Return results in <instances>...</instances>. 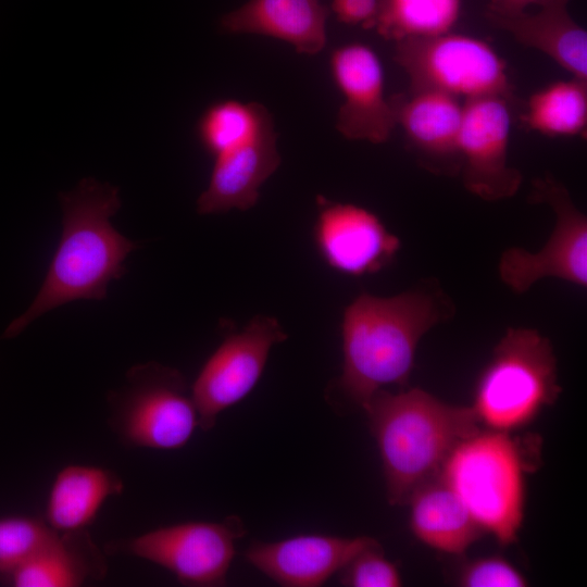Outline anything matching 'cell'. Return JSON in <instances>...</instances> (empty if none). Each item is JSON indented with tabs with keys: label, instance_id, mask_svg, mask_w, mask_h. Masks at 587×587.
<instances>
[{
	"label": "cell",
	"instance_id": "obj_23",
	"mask_svg": "<svg viewBox=\"0 0 587 587\" xmlns=\"http://www.w3.org/2000/svg\"><path fill=\"white\" fill-rule=\"evenodd\" d=\"M462 0H382L374 29L394 42L449 33L461 15Z\"/></svg>",
	"mask_w": 587,
	"mask_h": 587
},
{
	"label": "cell",
	"instance_id": "obj_26",
	"mask_svg": "<svg viewBox=\"0 0 587 587\" xmlns=\"http://www.w3.org/2000/svg\"><path fill=\"white\" fill-rule=\"evenodd\" d=\"M455 585L462 587H524L525 576L499 555L482 557L460 564Z\"/></svg>",
	"mask_w": 587,
	"mask_h": 587
},
{
	"label": "cell",
	"instance_id": "obj_21",
	"mask_svg": "<svg viewBox=\"0 0 587 587\" xmlns=\"http://www.w3.org/2000/svg\"><path fill=\"white\" fill-rule=\"evenodd\" d=\"M123 479L113 471L95 465L70 464L55 475L46 503L45 520L58 532L87 528L103 503L120 496Z\"/></svg>",
	"mask_w": 587,
	"mask_h": 587
},
{
	"label": "cell",
	"instance_id": "obj_3",
	"mask_svg": "<svg viewBox=\"0 0 587 587\" xmlns=\"http://www.w3.org/2000/svg\"><path fill=\"white\" fill-rule=\"evenodd\" d=\"M376 441L391 505L438 474L451 451L480 430L472 407L446 403L421 388L379 389L362 407Z\"/></svg>",
	"mask_w": 587,
	"mask_h": 587
},
{
	"label": "cell",
	"instance_id": "obj_8",
	"mask_svg": "<svg viewBox=\"0 0 587 587\" xmlns=\"http://www.w3.org/2000/svg\"><path fill=\"white\" fill-rule=\"evenodd\" d=\"M246 534L242 520L229 515L218 522H184L110 540L103 551L149 561L185 586L218 587L226 584L236 545Z\"/></svg>",
	"mask_w": 587,
	"mask_h": 587
},
{
	"label": "cell",
	"instance_id": "obj_27",
	"mask_svg": "<svg viewBox=\"0 0 587 587\" xmlns=\"http://www.w3.org/2000/svg\"><path fill=\"white\" fill-rule=\"evenodd\" d=\"M382 0H332L330 10L344 24L361 26L365 29L375 27Z\"/></svg>",
	"mask_w": 587,
	"mask_h": 587
},
{
	"label": "cell",
	"instance_id": "obj_10",
	"mask_svg": "<svg viewBox=\"0 0 587 587\" xmlns=\"http://www.w3.org/2000/svg\"><path fill=\"white\" fill-rule=\"evenodd\" d=\"M532 199L551 207L553 232L538 252L511 248L502 253L499 275L513 291L522 294L544 277H558L586 287L587 221L567 189L547 175L533 182Z\"/></svg>",
	"mask_w": 587,
	"mask_h": 587
},
{
	"label": "cell",
	"instance_id": "obj_12",
	"mask_svg": "<svg viewBox=\"0 0 587 587\" xmlns=\"http://www.w3.org/2000/svg\"><path fill=\"white\" fill-rule=\"evenodd\" d=\"M512 99L494 95L463 101L461 176L465 188L486 201L511 198L522 183L521 172L508 162Z\"/></svg>",
	"mask_w": 587,
	"mask_h": 587
},
{
	"label": "cell",
	"instance_id": "obj_11",
	"mask_svg": "<svg viewBox=\"0 0 587 587\" xmlns=\"http://www.w3.org/2000/svg\"><path fill=\"white\" fill-rule=\"evenodd\" d=\"M286 338L276 319L257 315L240 332L223 340L190 387L201 430L212 429L223 411L251 392L272 348Z\"/></svg>",
	"mask_w": 587,
	"mask_h": 587
},
{
	"label": "cell",
	"instance_id": "obj_14",
	"mask_svg": "<svg viewBox=\"0 0 587 587\" xmlns=\"http://www.w3.org/2000/svg\"><path fill=\"white\" fill-rule=\"evenodd\" d=\"M316 202L315 245L322 259L335 271L351 276L375 273L399 250L400 240L373 212L322 196Z\"/></svg>",
	"mask_w": 587,
	"mask_h": 587
},
{
	"label": "cell",
	"instance_id": "obj_19",
	"mask_svg": "<svg viewBox=\"0 0 587 587\" xmlns=\"http://www.w3.org/2000/svg\"><path fill=\"white\" fill-rule=\"evenodd\" d=\"M405 504L415 538L442 553L462 554L485 534L439 473L417 486Z\"/></svg>",
	"mask_w": 587,
	"mask_h": 587
},
{
	"label": "cell",
	"instance_id": "obj_1",
	"mask_svg": "<svg viewBox=\"0 0 587 587\" xmlns=\"http://www.w3.org/2000/svg\"><path fill=\"white\" fill-rule=\"evenodd\" d=\"M62 234L39 291L12 320L0 339L18 336L45 313L80 299L103 300L112 280L125 275V260L137 245L112 225L121 207L118 189L85 178L59 196Z\"/></svg>",
	"mask_w": 587,
	"mask_h": 587
},
{
	"label": "cell",
	"instance_id": "obj_25",
	"mask_svg": "<svg viewBox=\"0 0 587 587\" xmlns=\"http://www.w3.org/2000/svg\"><path fill=\"white\" fill-rule=\"evenodd\" d=\"M339 582L347 587H399L398 566L389 561L379 542L360 551L340 572Z\"/></svg>",
	"mask_w": 587,
	"mask_h": 587
},
{
	"label": "cell",
	"instance_id": "obj_5",
	"mask_svg": "<svg viewBox=\"0 0 587 587\" xmlns=\"http://www.w3.org/2000/svg\"><path fill=\"white\" fill-rule=\"evenodd\" d=\"M526 461L510 433L480 429L451 451L439 474L483 530L510 545L524 520Z\"/></svg>",
	"mask_w": 587,
	"mask_h": 587
},
{
	"label": "cell",
	"instance_id": "obj_18",
	"mask_svg": "<svg viewBox=\"0 0 587 587\" xmlns=\"http://www.w3.org/2000/svg\"><path fill=\"white\" fill-rule=\"evenodd\" d=\"M570 0H548L535 13L486 15L520 43L551 58L572 77L587 80V33L572 17Z\"/></svg>",
	"mask_w": 587,
	"mask_h": 587
},
{
	"label": "cell",
	"instance_id": "obj_24",
	"mask_svg": "<svg viewBox=\"0 0 587 587\" xmlns=\"http://www.w3.org/2000/svg\"><path fill=\"white\" fill-rule=\"evenodd\" d=\"M45 519L26 515L0 517V582L41 551L57 535Z\"/></svg>",
	"mask_w": 587,
	"mask_h": 587
},
{
	"label": "cell",
	"instance_id": "obj_15",
	"mask_svg": "<svg viewBox=\"0 0 587 587\" xmlns=\"http://www.w3.org/2000/svg\"><path fill=\"white\" fill-rule=\"evenodd\" d=\"M369 536L299 535L254 541L245 551L250 565L284 587H320L360 551L377 544Z\"/></svg>",
	"mask_w": 587,
	"mask_h": 587
},
{
	"label": "cell",
	"instance_id": "obj_20",
	"mask_svg": "<svg viewBox=\"0 0 587 587\" xmlns=\"http://www.w3.org/2000/svg\"><path fill=\"white\" fill-rule=\"evenodd\" d=\"M107 554L87 528L58 532L34 558L20 566L7 583L14 587H77L101 580L108 573Z\"/></svg>",
	"mask_w": 587,
	"mask_h": 587
},
{
	"label": "cell",
	"instance_id": "obj_28",
	"mask_svg": "<svg viewBox=\"0 0 587 587\" xmlns=\"http://www.w3.org/2000/svg\"><path fill=\"white\" fill-rule=\"evenodd\" d=\"M548 0H490L486 15L509 16L527 12L529 7H540Z\"/></svg>",
	"mask_w": 587,
	"mask_h": 587
},
{
	"label": "cell",
	"instance_id": "obj_4",
	"mask_svg": "<svg viewBox=\"0 0 587 587\" xmlns=\"http://www.w3.org/2000/svg\"><path fill=\"white\" fill-rule=\"evenodd\" d=\"M197 137L214 160L209 184L197 200L198 213L255 205L262 185L280 164L268 110L258 102L216 101L199 117Z\"/></svg>",
	"mask_w": 587,
	"mask_h": 587
},
{
	"label": "cell",
	"instance_id": "obj_9",
	"mask_svg": "<svg viewBox=\"0 0 587 587\" xmlns=\"http://www.w3.org/2000/svg\"><path fill=\"white\" fill-rule=\"evenodd\" d=\"M395 60L412 88H429L459 99L513 98L507 65L485 40L452 32L395 42Z\"/></svg>",
	"mask_w": 587,
	"mask_h": 587
},
{
	"label": "cell",
	"instance_id": "obj_22",
	"mask_svg": "<svg viewBox=\"0 0 587 587\" xmlns=\"http://www.w3.org/2000/svg\"><path fill=\"white\" fill-rule=\"evenodd\" d=\"M522 120L528 129L545 136H583L587 126V80L571 77L534 92Z\"/></svg>",
	"mask_w": 587,
	"mask_h": 587
},
{
	"label": "cell",
	"instance_id": "obj_6",
	"mask_svg": "<svg viewBox=\"0 0 587 587\" xmlns=\"http://www.w3.org/2000/svg\"><path fill=\"white\" fill-rule=\"evenodd\" d=\"M561 392L549 339L509 328L480 373L472 409L487 429L511 433L532 423Z\"/></svg>",
	"mask_w": 587,
	"mask_h": 587
},
{
	"label": "cell",
	"instance_id": "obj_16",
	"mask_svg": "<svg viewBox=\"0 0 587 587\" xmlns=\"http://www.w3.org/2000/svg\"><path fill=\"white\" fill-rule=\"evenodd\" d=\"M396 125L427 168L460 170L459 137L463 101L429 88H412L390 98Z\"/></svg>",
	"mask_w": 587,
	"mask_h": 587
},
{
	"label": "cell",
	"instance_id": "obj_17",
	"mask_svg": "<svg viewBox=\"0 0 587 587\" xmlns=\"http://www.w3.org/2000/svg\"><path fill=\"white\" fill-rule=\"evenodd\" d=\"M328 14L321 0H248L225 14L220 25L229 34L272 37L314 55L326 45Z\"/></svg>",
	"mask_w": 587,
	"mask_h": 587
},
{
	"label": "cell",
	"instance_id": "obj_7",
	"mask_svg": "<svg viewBox=\"0 0 587 587\" xmlns=\"http://www.w3.org/2000/svg\"><path fill=\"white\" fill-rule=\"evenodd\" d=\"M108 425L129 448L177 450L199 428L184 375L157 362L133 365L124 384L108 394Z\"/></svg>",
	"mask_w": 587,
	"mask_h": 587
},
{
	"label": "cell",
	"instance_id": "obj_13",
	"mask_svg": "<svg viewBox=\"0 0 587 587\" xmlns=\"http://www.w3.org/2000/svg\"><path fill=\"white\" fill-rule=\"evenodd\" d=\"M329 70L344 99L337 130L350 140L387 141L397 125L378 54L365 43H346L333 50Z\"/></svg>",
	"mask_w": 587,
	"mask_h": 587
},
{
	"label": "cell",
	"instance_id": "obj_2",
	"mask_svg": "<svg viewBox=\"0 0 587 587\" xmlns=\"http://www.w3.org/2000/svg\"><path fill=\"white\" fill-rule=\"evenodd\" d=\"M440 290L420 288L392 297L362 294L345 310L344 365L338 395L360 408L388 385L404 386L420 339L451 315Z\"/></svg>",
	"mask_w": 587,
	"mask_h": 587
}]
</instances>
